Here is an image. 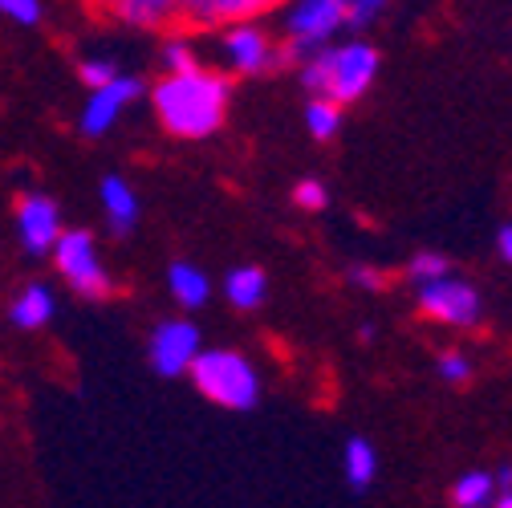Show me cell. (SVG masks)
I'll use <instances>...</instances> for the list:
<instances>
[{"instance_id": "cell-1", "label": "cell", "mask_w": 512, "mask_h": 508, "mask_svg": "<svg viewBox=\"0 0 512 508\" xmlns=\"http://www.w3.org/2000/svg\"><path fill=\"white\" fill-rule=\"evenodd\" d=\"M228 82L208 70L191 74H167L155 86V114L179 139H208L220 131L228 110Z\"/></svg>"}, {"instance_id": "cell-2", "label": "cell", "mask_w": 512, "mask_h": 508, "mask_svg": "<svg viewBox=\"0 0 512 508\" xmlns=\"http://www.w3.org/2000/svg\"><path fill=\"white\" fill-rule=\"evenodd\" d=\"M191 383L200 387V395L228 411H252L261 399V378L236 350H200V358L191 362Z\"/></svg>"}, {"instance_id": "cell-3", "label": "cell", "mask_w": 512, "mask_h": 508, "mask_svg": "<svg viewBox=\"0 0 512 508\" xmlns=\"http://www.w3.org/2000/svg\"><path fill=\"white\" fill-rule=\"evenodd\" d=\"M53 261H57V273L82 297H106L114 289V281L98 257V244L86 228H61V236L53 244Z\"/></svg>"}, {"instance_id": "cell-4", "label": "cell", "mask_w": 512, "mask_h": 508, "mask_svg": "<svg viewBox=\"0 0 512 508\" xmlns=\"http://www.w3.org/2000/svg\"><path fill=\"white\" fill-rule=\"evenodd\" d=\"M200 330L187 322V317H171V322H159L155 334H151V346H147V358L151 366L163 374V378H179L191 370V362L200 358Z\"/></svg>"}, {"instance_id": "cell-5", "label": "cell", "mask_w": 512, "mask_h": 508, "mask_svg": "<svg viewBox=\"0 0 512 508\" xmlns=\"http://www.w3.org/2000/svg\"><path fill=\"white\" fill-rule=\"evenodd\" d=\"M57 236H61L57 200L45 196V192L21 196V204H17V240H21V248L29 252V257H45V252H53Z\"/></svg>"}, {"instance_id": "cell-6", "label": "cell", "mask_w": 512, "mask_h": 508, "mask_svg": "<svg viewBox=\"0 0 512 508\" xmlns=\"http://www.w3.org/2000/svg\"><path fill=\"white\" fill-rule=\"evenodd\" d=\"M419 305H423L427 317L447 322V326H476L480 322V293L468 281H456V277L423 285L419 289Z\"/></svg>"}, {"instance_id": "cell-7", "label": "cell", "mask_w": 512, "mask_h": 508, "mask_svg": "<svg viewBox=\"0 0 512 508\" xmlns=\"http://www.w3.org/2000/svg\"><path fill=\"white\" fill-rule=\"evenodd\" d=\"M378 74V53L366 41H350L342 49H334V74H330V98L338 102H354L366 94V86Z\"/></svg>"}, {"instance_id": "cell-8", "label": "cell", "mask_w": 512, "mask_h": 508, "mask_svg": "<svg viewBox=\"0 0 512 508\" xmlns=\"http://www.w3.org/2000/svg\"><path fill=\"white\" fill-rule=\"evenodd\" d=\"M139 94H143V82H139V78H122V74H118L110 86L94 90V94L86 98V106H82V135H90V139L106 135L110 126L118 122V114L131 106Z\"/></svg>"}, {"instance_id": "cell-9", "label": "cell", "mask_w": 512, "mask_h": 508, "mask_svg": "<svg viewBox=\"0 0 512 508\" xmlns=\"http://www.w3.org/2000/svg\"><path fill=\"white\" fill-rule=\"evenodd\" d=\"M342 21H346L342 0H305V5H293L285 17L293 41H313V45H326L330 33L342 29Z\"/></svg>"}, {"instance_id": "cell-10", "label": "cell", "mask_w": 512, "mask_h": 508, "mask_svg": "<svg viewBox=\"0 0 512 508\" xmlns=\"http://www.w3.org/2000/svg\"><path fill=\"white\" fill-rule=\"evenodd\" d=\"M269 9H273L269 0H191V5H175L179 17L196 25H244Z\"/></svg>"}, {"instance_id": "cell-11", "label": "cell", "mask_w": 512, "mask_h": 508, "mask_svg": "<svg viewBox=\"0 0 512 508\" xmlns=\"http://www.w3.org/2000/svg\"><path fill=\"white\" fill-rule=\"evenodd\" d=\"M224 53L228 61L240 70V74H261L265 66H281L285 53H269V41L261 29H252V25H240L224 37Z\"/></svg>"}, {"instance_id": "cell-12", "label": "cell", "mask_w": 512, "mask_h": 508, "mask_svg": "<svg viewBox=\"0 0 512 508\" xmlns=\"http://www.w3.org/2000/svg\"><path fill=\"white\" fill-rule=\"evenodd\" d=\"M98 196H102V208L110 216L114 236L135 232V224H139V196L131 192V183L118 179V175H106L102 187H98Z\"/></svg>"}, {"instance_id": "cell-13", "label": "cell", "mask_w": 512, "mask_h": 508, "mask_svg": "<svg viewBox=\"0 0 512 508\" xmlns=\"http://www.w3.org/2000/svg\"><path fill=\"white\" fill-rule=\"evenodd\" d=\"M167 285H171V297L183 305V309H204L208 297H212V281L204 269L187 265V261H175L167 269Z\"/></svg>"}, {"instance_id": "cell-14", "label": "cell", "mask_w": 512, "mask_h": 508, "mask_svg": "<svg viewBox=\"0 0 512 508\" xmlns=\"http://www.w3.org/2000/svg\"><path fill=\"white\" fill-rule=\"evenodd\" d=\"M53 309H57V301H53V293L45 289V285H25L17 297H13V305H9V317H13V326H21V330H41L49 317H53Z\"/></svg>"}, {"instance_id": "cell-15", "label": "cell", "mask_w": 512, "mask_h": 508, "mask_svg": "<svg viewBox=\"0 0 512 508\" xmlns=\"http://www.w3.org/2000/svg\"><path fill=\"white\" fill-rule=\"evenodd\" d=\"M269 293V277L256 269V265H244V269H232L224 277V297L236 305V309H256Z\"/></svg>"}, {"instance_id": "cell-16", "label": "cell", "mask_w": 512, "mask_h": 508, "mask_svg": "<svg viewBox=\"0 0 512 508\" xmlns=\"http://www.w3.org/2000/svg\"><path fill=\"white\" fill-rule=\"evenodd\" d=\"M342 464H346V480H350V488H354V492L370 488V484H374V476H378V456H374V448H370L366 439H350V443H346Z\"/></svg>"}, {"instance_id": "cell-17", "label": "cell", "mask_w": 512, "mask_h": 508, "mask_svg": "<svg viewBox=\"0 0 512 508\" xmlns=\"http://www.w3.org/2000/svg\"><path fill=\"white\" fill-rule=\"evenodd\" d=\"M114 17L135 29H159L167 17H175V5H163V0H122V5H114Z\"/></svg>"}, {"instance_id": "cell-18", "label": "cell", "mask_w": 512, "mask_h": 508, "mask_svg": "<svg viewBox=\"0 0 512 508\" xmlns=\"http://www.w3.org/2000/svg\"><path fill=\"white\" fill-rule=\"evenodd\" d=\"M492 476L488 472H464L460 480H456V488H452V500L460 504V508H484L488 500H492Z\"/></svg>"}, {"instance_id": "cell-19", "label": "cell", "mask_w": 512, "mask_h": 508, "mask_svg": "<svg viewBox=\"0 0 512 508\" xmlns=\"http://www.w3.org/2000/svg\"><path fill=\"white\" fill-rule=\"evenodd\" d=\"M305 122H309V135L326 143V139H334V135H338L342 114H338V106H334L330 98H317V102H309V110H305Z\"/></svg>"}, {"instance_id": "cell-20", "label": "cell", "mask_w": 512, "mask_h": 508, "mask_svg": "<svg viewBox=\"0 0 512 508\" xmlns=\"http://www.w3.org/2000/svg\"><path fill=\"white\" fill-rule=\"evenodd\" d=\"M411 281L423 289V285H435V281H447L452 277V265H447V257H439V252H415L411 261Z\"/></svg>"}, {"instance_id": "cell-21", "label": "cell", "mask_w": 512, "mask_h": 508, "mask_svg": "<svg viewBox=\"0 0 512 508\" xmlns=\"http://www.w3.org/2000/svg\"><path fill=\"white\" fill-rule=\"evenodd\" d=\"M330 74H334V49H322L313 61H305L301 86L313 90V94H330Z\"/></svg>"}, {"instance_id": "cell-22", "label": "cell", "mask_w": 512, "mask_h": 508, "mask_svg": "<svg viewBox=\"0 0 512 508\" xmlns=\"http://www.w3.org/2000/svg\"><path fill=\"white\" fill-rule=\"evenodd\" d=\"M78 78L90 86V94L94 90H102V86H110L114 78H118V66L110 57H82V66H78Z\"/></svg>"}, {"instance_id": "cell-23", "label": "cell", "mask_w": 512, "mask_h": 508, "mask_svg": "<svg viewBox=\"0 0 512 508\" xmlns=\"http://www.w3.org/2000/svg\"><path fill=\"white\" fill-rule=\"evenodd\" d=\"M0 17H9L13 25L33 29V25H41L45 5H41V0H0Z\"/></svg>"}, {"instance_id": "cell-24", "label": "cell", "mask_w": 512, "mask_h": 508, "mask_svg": "<svg viewBox=\"0 0 512 508\" xmlns=\"http://www.w3.org/2000/svg\"><path fill=\"white\" fill-rule=\"evenodd\" d=\"M293 204L305 208V212H322L330 204V192H326V183H317V179H301L293 187Z\"/></svg>"}, {"instance_id": "cell-25", "label": "cell", "mask_w": 512, "mask_h": 508, "mask_svg": "<svg viewBox=\"0 0 512 508\" xmlns=\"http://www.w3.org/2000/svg\"><path fill=\"white\" fill-rule=\"evenodd\" d=\"M163 66H167L171 74H191V70H200V66H196V53H191V45L179 41V37L163 45Z\"/></svg>"}, {"instance_id": "cell-26", "label": "cell", "mask_w": 512, "mask_h": 508, "mask_svg": "<svg viewBox=\"0 0 512 508\" xmlns=\"http://www.w3.org/2000/svg\"><path fill=\"white\" fill-rule=\"evenodd\" d=\"M435 370H439L443 383H468V378H472V362L464 354H443Z\"/></svg>"}, {"instance_id": "cell-27", "label": "cell", "mask_w": 512, "mask_h": 508, "mask_svg": "<svg viewBox=\"0 0 512 508\" xmlns=\"http://www.w3.org/2000/svg\"><path fill=\"white\" fill-rule=\"evenodd\" d=\"M374 17H382V0H354V5H346V21L350 29H366Z\"/></svg>"}, {"instance_id": "cell-28", "label": "cell", "mask_w": 512, "mask_h": 508, "mask_svg": "<svg viewBox=\"0 0 512 508\" xmlns=\"http://www.w3.org/2000/svg\"><path fill=\"white\" fill-rule=\"evenodd\" d=\"M350 281H354L358 289H378V285H382V277H378L374 269H366V265H354V269H350Z\"/></svg>"}, {"instance_id": "cell-29", "label": "cell", "mask_w": 512, "mask_h": 508, "mask_svg": "<svg viewBox=\"0 0 512 508\" xmlns=\"http://www.w3.org/2000/svg\"><path fill=\"white\" fill-rule=\"evenodd\" d=\"M496 244H500V252H504V261H512V224L500 228V240H496Z\"/></svg>"}, {"instance_id": "cell-30", "label": "cell", "mask_w": 512, "mask_h": 508, "mask_svg": "<svg viewBox=\"0 0 512 508\" xmlns=\"http://www.w3.org/2000/svg\"><path fill=\"white\" fill-rule=\"evenodd\" d=\"M492 508H512V492H500V496L492 500Z\"/></svg>"}]
</instances>
